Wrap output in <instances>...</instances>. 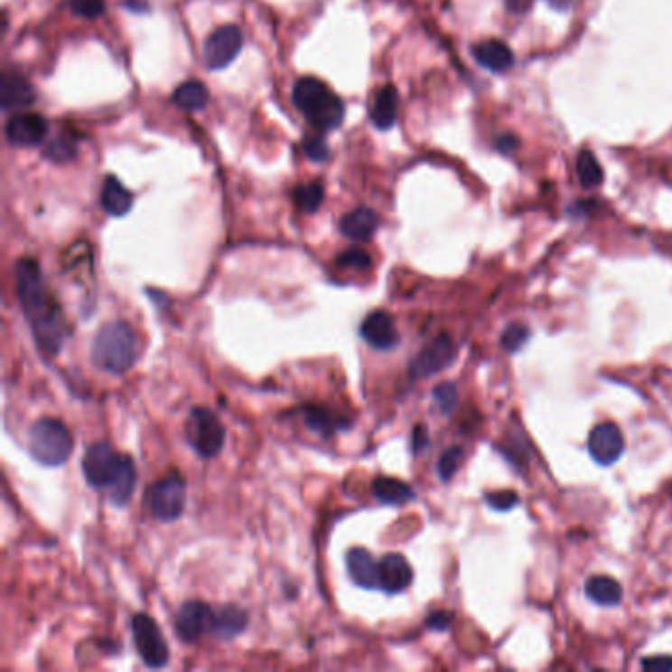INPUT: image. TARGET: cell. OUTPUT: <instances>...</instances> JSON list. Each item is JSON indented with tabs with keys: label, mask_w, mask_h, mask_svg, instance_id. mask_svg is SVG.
I'll return each instance as SVG.
<instances>
[{
	"label": "cell",
	"mask_w": 672,
	"mask_h": 672,
	"mask_svg": "<svg viewBox=\"0 0 672 672\" xmlns=\"http://www.w3.org/2000/svg\"><path fill=\"white\" fill-rule=\"evenodd\" d=\"M30 453L46 468H58L71 458L73 436L70 428L56 418H42L30 428Z\"/></svg>",
	"instance_id": "cell-4"
},
{
	"label": "cell",
	"mask_w": 672,
	"mask_h": 672,
	"mask_svg": "<svg viewBox=\"0 0 672 672\" xmlns=\"http://www.w3.org/2000/svg\"><path fill=\"white\" fill-rule=\"evenodd\" d=\"M585 593L592 602L603 607L620 605L623 598L621 583L610 576H593L585 582Z\"/></svg>",
	"instance_id": "cell-25"
},
{
	"label": "cell",
	"mask_w": 672,
	"mask_h": 672,
	"mask_svg": "<svg viewBox=\"0 0 672 672\" xmlns=\"http://www.w3.org/2000/svg\"><path fill=\"white\" fill-rule=\"evenodd\" d=\"M463 462V452L462 448H450L442 453V458L438 462V475L443 481H450L455 475V471L460 470V465Z\"/></svg>",
	"instance_id": "cell-30"
},
{
	"label": "cell",
	"mask_w": 672,
	"mask_h": 672,
	"mask_svg": "<svg viewBox=\"0 0 672 672\" xmlns=\"http://www.w3.org/2000/svg\"><path fill=\"white\" fill-rule=\"evenodd\" d=\"M133 637L138 657L148 668H162L168 665L170 649L158 623L146 613L133 617Z\"/></svg>",
	"instance_id": "cell-7"
},
{
	"label": "cell",
	"mask_w": 672,
	"mask_h": 672,
	"mask_svg": "<svg viewBox=\"0 0 672 672\" xmlns=\"http://www.w3.org/2000/svg\"><path fill=\"white\" fill-rule=\"evenodd\" d=\"M530 3H533V0H507V8L511 10V13L523 14L530 8Z\"/></svg>",
	"instance_id": "cell-42"
},
{
	"label": "cell",
	"mask_w": 672,
	"mask_h": 672,
	"mask_svg": "<svg viewBox=\"0 0 672 672\" xmlns=\"http://www.w3.org/2000/svg\"><path fill=\"white\" fill-rule=\"evenodd\" d=\"M20 306L34 333L36 343L50 355H58L68 338V325L60 303L43 282L42 268L34 258H20L14 266Z\"/></svg>",
	"instance_id": "cell-1"
},
{
	"label": "cell",
	"mask_w": 672,
	"mask_h": 672,
	"mask_svg": "<svg viewBox=\"0 0 672 672\" xmlns=\"http://www.w3.org/2000/svg\"><path fill=\"white\" fill-rule=\"evenodd\" d=\"M576 170L582 186L585 190H595L603 183V170L590 150H582L576 158Z\"/></svg>",
	"instance_id": "cell-28"
},
{
	"label": "cell",
	"mask_w": 672,
	"mask_h": 672,
	"mask_svg": "<svg viewBox=\"0 0 672 672\" xmlns=\"http://www.w3.org/2000/svg\"><path fill=\"white\" fill-rule=\"evenodd\" d=\"M588 450L600 465H613L625 450V438L620 426L613 425V422H603V425L595 426L590 432Z\"/></svg>",
	"instance_id": "cell-11"
},
{
	"label": "cell",
	"mask_w": 672,
	"mask_h": 672,
	"mask_svg": "<svg viewBox=\"0 0 672 672\" xmlns=\"http://www.w3.org/2000/svg\"><path fill=\"white\" fill-rule=\"evenodd\" d=\"M188 485L182 473L172 471L146 490V505L160 523H173L186 509Z\"/></svg>",
	"instance_id": "cell-5"
},
{
	"label": "cell",
	"mask_w": 672,
	"mask_h": 672,
	"mask_svg": "<svg viewBox=\"0 0 672 672\" xmlns=\"http://www.w3.org/2000/svg\"><path fill=\"white\" fill-rule=\"evenodd\" d=\"M373 497L383 505H405L415 499V490L395 477H377L373 481Z\"/></svg>",
	"instance_id": "cell-23"
},
{
	"label": "cell",
	"mask_w": 672,
	"mask_h": 672,
	"mask_svg": "<svg viewBox=\"0 0 672 672\" xmlns=\"http://www.w3.org/2000/svg\"><path fill=\"white\" fill-rule=\"evenodd\" d=\"M243 48L241 30L233 24L217 28L203 43V61L211 71L225 70Z\"/></svg>",
	"instance_id": "cell-8"
},
{
	"label": "cell",
	"mask_w": 672,
	"mask_h": 672,
	"mask_svg": "<svg viewBox=\"0 0 672 672\" xmlns=\"http://www.w3.org/2000/svg\"><path fill=\"white\" fill-rule=\"evenodd\" d=\"M453 343L448 338V335H440V338L434 340L428 347H425L416 357L415 361L410 365V375L418 378V377H430L434 373L442 371L446 369L452 359H453Z\"/></svg>",
	"instance_id": "cell-14"
},
{
	"label": "cell",
	"mask_w": 672,
	"mask_h": 672,
	"mask_svg": "<svg viewBox=\"0 0 672 672\" xmlns=\"http://www.w3.org/2000/svg\"><path fill=\"white\" fill-rule=\"evenodd\" d=\"M434 400L443 415H452L455 405H458V390L452 383H442L434 388Z\"/></svg>",
	"instance_id": "cell-32"
},
{
	"label": "cell",
	"mask_w": 672,
	"mask_h": 672,
	"mask_svg": "<svg viewBox=\"0 0 672 672\" xmlns=\"http://www.w3.org/2000/svg\"><path fill=\"white\" fill-rule=\"evenodd\" d=\"M450 621H452L450 613L436 611V613H432V615L428 617L426 625H428V629H434V631H446V629L450 627Z\"/></svg>",
	"instance_id": "cell-39"
},
{
	"label": "cell",
	"mask_w": 672,
	"mask_h": 672,
	"mask_svg": "<svg viewBox=\"0 0 672 672\" xmlns=\"http://www.w3.org/2000/svg\"><path fill=\"white\" fill-rule=\"evenodd\" d=\"M208 99H210V97H208V89H205V85L200 83V81H195V79L178 85V89L173 91V95H172V101L188 113L201 111V108L208 105Z\"/></svg>",
	"instance_id": "cell-26"
},
{
	"label": "cell",
	"mask_w": 672,
	"mask_h": 672,
	"mask_svg": "<svg viewBox=\"0 0 672 672\" xmlns=\"http://www.w3.org/2000/svg\"><path fill=\"white\" fill-rule=\"evenodd\" d=\"M123 3L128 10H133V13H143V10H148L146 0H123Z\"/></svg>",
	"instance_id": "cell-43"
},
{
	"label": "cell",
	"mask_w": 672,
	"mask_h": 672,
	"mask_svg": "<svg viewBox=\"0 0 672 672\" xmlns=\"http://www.w3.org/2000/svg\"><path fill=\"white\" fill-rule=\"evenodd\" d=\"M107 0H71V10L78 16L93 20L105 13Z\"/></svg>",
	"instance_id": "cell-34"
},
{
	"label": "cell",
	"mask_w": 672,
	"mask_h": 672,
	"mask_svg": "<svg viewBox=\"0 0 672 672\" xmlns=\"http://www.w3.org/2000/svg\"><path fill=\"white\" fill-rule=\"evenodd\" d=\"M213 615L210 603L201 600H190L176 613V633L183 643H193L205 633L211 631Z\"/></svg>",
	"instance_id": "cell-10"
},
{
	"label": "cell",
	"mask_w": 672,
	"mask_h": 672,
	"mask_svg": "<svg viewBox=\"0 0 672 672\" xmlns=\"http://www.w3.org/2000/svg\"><path fill=\"white\" fill-rule=\"evenodd\" d=\"M473 58L481 68L490 70L493 73H503L513 68L515 56L511 48L501 40H485L473 46Z\"/></svg>",
	"instance_id": "cell-18"
},
{
	"label": "cell",
	"mask_w": 672,
	"mask_h": 672,
	"mask_svg": "<svg viewBox=\"0 0 672 672\" xmlns=\"http://www.w3.org/2000/svg\"><path fill=\"white\" fill-rule=\"evenodd\" d=\"M485 501L495 511H509L518 503V495L515 491H495V493H487Z\"/></svg>",
	"instance_id": "cell-36"
},
{
	"label": "cell",
	"mask_w": 672,
	"mask_h": 672,
	"mask_svg": "<svg viewBox=\"0 0 672 672\" xmlns=\"http://www.w3.org/2000/svg\"><path fill=\"white\" fill-rule=\"evenodd\" d=\"M645 670H655V672H670L672 670V657L660 655V657H649L643 660Z\"/></svg>",
	"instance_id": "cell-38"
},
{
	"label": "cell",
	"mask_w": 672,
	"mask_h": 672,
	"mask_svg": "<svg viewBox=\"0 0 672 672\" xmlns=\"http://www.w3.org/2000/svg\"><path fill=\"white\" fill-rule=\"evenodd\" d=\"M292 99L313 128L333 130L343 121V101L316 78L298 79L294 91H292Z\"/></svg>",
	"instance_id": "cell-3"
},
{
	"label": "cell",
	"mask_w": 672,
	"mask_h": 672,
	"mask_svg": "<svg viewBox=\"0 0 672 672\" xmlns=\"http://www.w3.org/2000/svg\"><path fill=\"white\" fill-rule=\"evenodd\" d=\"M190 446L203 460L217 458L225 446V426L213 410L195 406L191 408L186 425Z\"/></svg>",
	"instance_id": "cell-6"
},
{
	"label": "cell",
	"mask_w": 672,
	"mask_h": 672,
	"mask_svg": "<svg viewBox=\"0 0 672 672\" xmlns=\"http://www.w3.org/2000/svg\"><path fill=\"white\" fill-rule=\"evenodd\" d=\"M75 145L68 138H58L46 148V156H50L53 162H68L75 156Z\"/></svg>",
	"instance_id": "cell-35"
},
{
	"label": "cell",
	"mask_w": 672,
	"mask_h": 672,
	"mask_svg": "<svg viewBox=\"0 0 672 672\" xmlns=\"http://www.w3.org/2000/svg\"><path fill=\"white\" fill-rule=\"evenodd\" d=\"M0 101H3L5 111H18V108L34 105L36 91L18 73H5L0 79Z\"/></svg>",
	"instance_id": "cell-17"
},
{
	"label": "cell",
	"mask_w": 672,
	"mask_h": 672,
	"mask_svg": "<svg viewBox=\"0 0 672 672\" xmlns=\"http://www.w3.org/2000/svg\"><path fill=\"white\" fill-rule=\"evenodd\" d=\"M118 458H121V455L115 452V448L108 442L91 443L81 462L87 483L91 487H97V490L111 485L118 465Z\"/></svg>",
	"instance_id": "cell-9"
},
{
	"label": "cell",
	"mask_w": 672,
	"mask_h": 672,
	"mask_svg": "<svg viewBox=\"0 0 672 672\" xmlns=\"http://www.w3.org/2000/svg\"><path fill=\"white\" fill-rule=\"evenodd\" d=\"M530 338V331L525 325H509L501 335V343L509 353H517Z\"/></svg>",
	"instance_id": "cell-31"
},
{
	"label": "cell",
	"mask_w": 672,
	"mask_h": 672,
	"mask_svg": "<svg viewBox=\"0 0 672 672\" xmlns=\"http://www.w3.org/2000/svg\"><path fill=\"white\" fill-rule=\"evenodd\" d=\"M378 227V215L369 208H357L343 215L340 223L341 233L351 241H369Z\"/></svg>",
	"instance_id": "cell-21"
},
{
	"label": "cell",
	"mask_w": 672,
	"mask_h": 672,
	"mask_svg": "<svg viewBox=\"0 0 672 672\" xmlns=\"http://www.w3.org/2000/svg\"><path fill=\"white\" fill-rule=\"evenodd\" d=\"M303 152H306V156L313 162H322V160L328 158V154H330V150H328V146H325L323 140L316 138V136L303 140Z\"/></svg>",
	"instance_id": "cell-37"
},
{
	"label": "cell",
	"mask_w": 672,
	"mask_h": 672,
	"mask_svg": "<svg viewBox=\"0 0 672 672\" xmlns=\"http://www.w3.org/2000/svg\"><path fill=\"white\" fill-rule=\"evenodd\" d=\"M335 263L347 268L367 270L371 268V257H369V253L363 251V248H350V251H343L341 255H338Z\"/></svg>",
	"instance_id": "cell-33"
},
{
	"label": "cell",
	"mask_w": 672,
	"mask_h": 672,
	"mask_svg": "<svg viewBox=\"0 0 672 672\" xmlns=\"http://www.w3.org/2000/svg\"><path fill=\"white\" fill-rule=\"evenodd\" d=\"M381 572V590L387 593H400L412 583V568L403 555L390 552L378 560Z\"/></svg>",
	"instance_id": "cell-16"
},
{
	"label": "cell",
	"mask_w": 672,
	"mask_h": 672,
	"mask_svg": "<svg viewBox=\"0 0 672 672\" xmlns=\"http://www.w3.org/2000/svg\"><path fill=\"white\" fill-rule=\"evenodd\" d=\"M101 203L108 215L123 217L133 208V195L115 176H108L103 186Z\"/></svg>",
	"instance_id": "cell-24"
},
{
	"label": "cell",
	"mask_w": 672,
	"mask_h": 672,
	"mask_svg": "<svg viewBox=\"0 0 672 672\" xmlns=\"http://www.w3.org/2000/svg\"><path fill=\"white\" fill-rule=\"evenodd\" d=\"M323 198H325V190L322 186V182L303 183V186L296 188L294 191L298 210L303 213H316L320 210Z\"/></svg>",
	"instance_id": "cell-29"
},
{
	"label": "cell",
	"mask_w": 672,
	"mask_h": 672,
	"mask_svg": "<svg viewBox=\"0 0 672 672\" xmlns=\"http://www.w3.org/2000/svg\"><path fill=\"white\" fill-rule=\"evenodd\" d=\"M574 0H546V5L552 8V10H558V13H564V10H568L572 6Z\"/></svg>",
	"instance_id": "cell-44"
},
{
	"label": "cell",
	"mask_w": 672,
	"mask_h": 672,
	"mask_svg": "<svg viewBox=\"0 0 672 672\" xmlns=\"http://www.w3.org/2000/svg\"><path fill=\"white\" fill-rule=\"evenodd\" d=\"M347 562V572H350L351 580L361 585L365 590H378L381 588V572H378V562L373 558V555L365 548L355 546L345 556Z\"/></svg>",
	"instance_id": "cell-15"
},
{
	"label": "cell",
	"mask_w": 672,
	"mask_h": 672,
	"mask_svg": "<svg viewBox=\"0 0 672 672\" xmlns=\"http://www.w3.org/2000/svg\"><path fill=\"white\" fill-rule=\"evenodd\" d=\"M426 446H428V430H426V426L418 425L415 428V434H412V450L420 453Z\"/></svg>",
	"instance_id": "cell-41"
},
{
	"label": "cell",
	"mask_w": 672,
	"mask_h": 672,
	"mask_svg": "<svg viewBox=\"0 0 672 672\" xmlns=\"http://www.w3.org/2000/svg\"><path fill=\"white\" fill-rule=\"evenodd\" d=\"M48 135L46 118L36 113H16L6 123V138L13 146L30 148L43 143Z\"/></svg>",
	"instance_id": "cell-12"
},
{
	"label": "cell",
	"mask_w": 672,
	"mask_h": 672,
	"mask_svg": "<svg viewBox=\"0 0 672 672\" xmlns=\"http://www.w3.org/2000/svg\"><path fill=\"white\" fill-rule=\"evenodd\" d=\"M361 338L375 350L388 351L398 345L400 335L393 316L385 310H375L361 323Z\"/></svg>",
	"instance_id": "cell-13"
},
{
	"label": "cell",
	"mask_w": 672,
	"mask_h": 672,
	"mask_svg": "<svg viewBox=\"0 0 672 672\" xmlns=\"http://www.w3.org/2000/svg\"><path fill=\"white\" fill-rule=\"evenodd\" d=\"M136 490V468L130 455H121L111 485H108V499L115 507H126Z\"/></svg>",
	"instance_id": "cell-19"
},
{
	"label": "cell",
	"mask_w": 672,
	"mask_h": 672,
	"mask_svg": "<svg viewBox=\"0 0 672 672\" xmlns=\"http://www.w3.org/2000/svg\"><path fill=\"white\" fill-rule=\"evenodd\" d=\"M140 353L138 335L126 322H111L95 333L91 361L97 369L111 375H125L135 367Z\"/></svg>",
	"instance_id": "cell-2"
},
{
	"label": "cell",
	"mask_w": 672,
	"mask_h": 672,
	"mask_svg": "<svg viewBox=\"0 0 672 672\" xmlns=\"http://www.w3.org/2000/svg\"><path fill=\"white\" fill-rule=\"evenodd\" d=\"M495 148L499 152H503V154H511V152H515L518 148V138L515 135H501L497 140H495Z\"/></svg>",
	"instance_id": "cell-40"
},
{
	"label": "cell",
	"mask_w": 672,
	"mask_h": 672,
	"mask_svg": "<svg viewBox=\"0 0 672 672\" xmlns=\"http://www.w3.org/2000/svg\"><path fill=\"white\" fill-rule=\"evenodd\" d=\"M248 627V613L238 605H225L213 615L211 633L221 641H231Z\"/></svg>",
	"instance_id": "cell-20"
},
{
	"label": "cell",
	"mask_w": 672,
	"mask_h": 672,
	"mask_svg": "<svg viewBox=\"0 0 672 672\" xmlns=\"http://www.w3.org/2000/svg\"><path fill=\"white\" fill-rule=\"evenodd\" d=\"M302 415H303V422H306V426L312 432L320 434V436H323V438H330L331 434H335V430L345 428V425H341L340 420H335V416L331 415V410H328L325 406H318V405L303 406Z\"/></svg>",
	"instance_id": "cell-27"
},
{
	"label": "cell",
	"mask_w": 672,
	"mask_h": 672,
	"mask_svg": "<svg viewBox=\"0 0 672 672\" xmlns=\"http://www.w3.org/2000/svg\"><path fill=\"white\" fill-rule=\"evenodd\" d=\"M398 111V93L393 85H385L378 89L371 101V121L377 128L387 130L395 125Z\"/></svg>",
	"instance_id": "cell-22"
}]
</instances>
